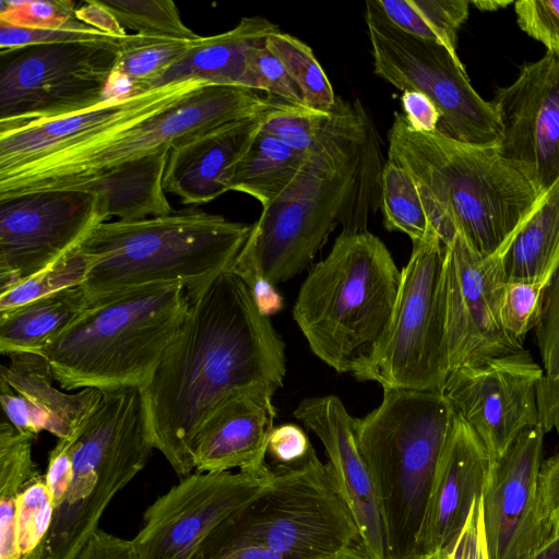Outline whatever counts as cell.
<instances>
[{"instance_id":"obj_3","label":"cell","mask_w":559,"mask_h":559,"mask_svg":"<svg viewBox=\"0 0 559 559\" xmlns=\"http://www.w3.org/2000/svg\"><path fill=\"white\" fill-rule=\"evenodd\" d=\"M388 160L414 179L427 217L444 246L459 231L480 255L502 254L543 193L497 145L456 140L439 129L413 130L395 114Z\"/></svg>"},{"instance_id":"obj_41","label":"cell","mask_w":559,"mask_h":559,"mask_svg":"<svg viewBox=\"0 0 559 559\" xmlns=\"http://www.w3.org/2000/svg\"><path fill=\"white\" fill-rule=\"evenodd\" d=\"M123 38L108 35L78 19L56 28H28L0 22V50L56 43H121Z\"/></svg>"},{"instance_id":"obj_17","label":"cell","mask_w":559,"mask_h":559,"mask_svg":"<svg viewBox=\"0 0 559 559\" xmlns=\"http://www.w3.org/2000/svg\"><path fill=\"white\" fill-rule=\"evenodd\" d=\"M106 222L94 193L29 192L0 200L1 288L28 277L75 249Z\"/></svg>"},{"instance_id":"obj_1","label":"cell","mask_w":559,"mask_h":559,"mask_svg":"<svg viewBox=\"0 0 559 559\" xmlns=\"http://www.w3.org/2000/svg\"><path fill=\"white\" fill-rule=\"evenodd\" d=\"M285 343L231 269L194 300L152 379L141 388L154 448L183 478L201 426L228 396L283 386Z\"/></svg>"},{"instance_id":"obj_25","label":"cell","mask_w":559,"mask_h":559,"mask_svg":"<svg viewBox=\"0 0 559 559\" xmlns=\"http://www.w3.org/2000/svg\"><path fill=\"white\" fill-rule=\"evenodd\" d=\"M261 114L218 124L173 146L165 192L183 204H203L229 191L236 165L261 129Z\"/></svg>"},{"instance_id":"obj_36","label":"cell","mask_w":559,"mask_h":559,"mask_svg":"<svg viewBox=\"0 0 559 559\" xmlns=\"http://www.w3.org/2000/svg\"><path fill=\"white\" fill-rule=\"evenodd\" d=\"M331 111H318L272 98L270 107L261 114V130L309 156L322 141Z\"/></svg>"},{"instance_id":"obj_32","label":"cell","mask_w":559,"mask_h":559,"mask_svg":"<svg viewBox=\"0 0 559 559\" xmlns=\"http://www.w3.org/2000/svg\"><path fill=\"white\" fill-rule=\"evenodd\" d=\"M401 31L444 46L457 56V31L466 21L467 0H373Z\"/></svg>"},{"instance_id":"obj_22","label":"cell","mask_w":559,"mask_h":559,"mask_svg":"<svg viewBox=\"0 0 559 559\" xmlns=\"http://www.w3.org/2000/svg\"><path fill=\"white\" fill-rule=\"evenodd\" d=\"M491 460L474 430L455 416L441 455L417 543V558L443 555L483 495Z\"/></svg>"},{"instance_id":"obj_52","label":"cell","mask_w":559,"mask_h":559,"mask_svg":"<svg viewBox=\"0 0 559 559\" xmlns=\"http://www.w3.org/2000/svg\"><path fill=\"white\" fill-rule=\"evenodd\" d=\"M536 397L542 430L559 432V374H544L537 383Z\"/></svg>"},{"instance_id":"obj_4","label":"cell","mask_w":559,"mask_h":559,"mask_svg":"<svg viewBox=\"0 0 559 559\" xmlns=\"http://www.w3.org/2000/svg\"><path fill=\"white\" fill-rule=\"evenodd\" d=\"M251 226L202 211L103 222L76 247L86 261L91 304L153 287L182 285L190 302L245 246Z\"/></svg>"},{"instance_id":"obj_24","label":"cell","mask_w":559,"mask_h":559,"mask_svg":"<svg viewBox=\"0 0 559 559\" xmlns=\"http://www.w3.org/2000/svg\"><path fill=\"white\" fill-rule=\"evenodd\" d=\"M276 391L271 385H258L239 391L217 405L193 441L195 472L265 467L269 438L276 417L272 402Z\"/></svg>"},{"instance_id":"obj_53","label":"cell","mask_w":559,"mask_h":559,"mask_svg":"<svg viewBox=\"0 0 559 559\" xmlns=\"http://www.w3.org/2000/svg\"><path fill=\"white\" fill-rule=\"evenodd\" d=\"M75 17L84 24L115 37H126L128 34L117 17L100 2L86 1L76 8Z\"/></svg>"},{"instance_id":"obj_48","label":"cell","mask_w":559,"mask_h":559,"mask_svg":"<svg viewBox=\"0 0 559 559\" xmlns=\"http://www.w3.org/2000/svg\"><path fill=\"white\" fill-rule=\"evenodd\" d=\"M311 449L305 431L294 424L274 427L267 443V453L281 465H290L304 460Z\"/></svg>"},{"instance_id":"obj_7","label":"cell","mask_w":559,"mask_h":559,"mask_svg":"<svg viewBox=\"0 0 559 559\" xmlns=\"http://www.w3.org/2000/svg\"><path fill=\"white\" fill-rule=\"evenodd\" d=\"M182 285L135 290L91 304L39 354L63 390L143 388L180 329Z\"/></svg>"},{"instance_id":"obj_6","label":"cell","mask_w":559,"mask_h":559,"mask_svg":"<svg viewBox=\"0 0 559 559\" xmlns=\"http://www.w3.org/2000/svg\"><path fill=\"white\" fill-rule=\"evenodd\" d=\"M455 416L442 391L383 389L380 405L356 418L357 444L383 519L386 559H418L428 498Z\"/></svg>"},{"instance_id":"obj_51","label":"cell","mask_w":559,"mask_h":559,"mask_svg":"<svg viewBox=\"0 0 559 559\" xmlns=\"http://www.w3.org/2000/svg\"><path fill=\"white\" fill-rule=\"evenodd\" d=\"M78 559H138L132 539H124L98 528Z\"/></svg>"},{"instance_id":"obj_37","label":"cell","mask_w":559,"mask_h":559,"mask_svg":"<svg viewBox=\"0 0 559 559\" xmlns=\"http://www.w3.org/2000/svg\"><path fill=\"white\" fill-rule=\"evenodd\" d=\"M119 21L143 36L194 41L201 36L185 25L170 0H102Z\"/></svg>"},{"instance_id":"obj_20","label":"cell","mask_w":559,"mask_h":559,"mask_svg":"<svg viewBox=\"0 0 559 559\" xmlns=\"http://www.w3.org/2000/svg\"><path fill=\"white\" fill-rule=\"evenodd\" d=\"M293 414L322 442L326 464L356 521L368 559H386L383 519L372 477L357 444L356 418L335 395L305 399Z\"/></svg>"},{"instance_id":"obj_11","label":"cell","mask_w":559,"mask_h":559,"mask_svg":"<svg viewBox=\"0 0 559 559\" xmlns=\"http://www.w3.org/2000/svg\"><path fill=\"white\" fill-rule=\"evenodd\" d=\"M445 246L436 231L413 243L401 271L388 330L371 357L353 376L383 389L442 391L449 376L444 336Z\"/></svg>"},{"instance_id":"obj_29","label":"cell","mask_w":559,"mask_h":559,"mask_svg":"<svg viewBox=\"0 0 559 559\" xmlns=\"http://www.w3.org/2000/svg\"><path fill=\"white\" fill-rule=\"evenodd\" d=\"M508 282L547 285L559 265V177L502 254Z\"/></svg>"},{"instance_id":"obj_35","label":"cell","mask_w":559,"mask_h":559,"mask_svg":"<svg viewBox=\"0 0 559 559\" xmlns=\"http://www.w3.org/2000/svg\"><path fill=\"white\" fill-rule=\"evenodd\" d=\"M265 43L301 92L305 105L330 112L337 96L312 49L300 39L282 32L270 35Z\"/></svg>"},{"instance_id":"obj_26","label":"cell","mask_w":559,"mask_h":559,"mask_svg":"<svg viewBox=\"0 0 559 559\" xmlns=\"http://www.w3.org/2000/svg\"><path fill=\"white\" fill-rule=\"evenodd\" d=\"M276 32H280L278 26L264 17H242L230 31L194 40L192 47L177 62L130 94L187 81L243 87L252 48Z\"/></svg>"},{"instance_id":"obj_50","label":"cell","mask_w":559,"mask_h":559,"mask_svg":"<svg viewBox=\"0 0 559 559\" xmlns=\"http://www.w3.org/2000/svg\"><path fill=\"white\" fill-rule=\"evenodd\" d=\"M401 102L405 120L413 130L429 133L439 129V111L427 96L416 91H405Z\"/></svg>"},{"instance_id":"obj_9","label":"cell","mask_w":559,"mask_h":559,"mask_svg":"<svg viewBox=\"0 0 559 559\" xmlns=\"http://www.w3.org/2000/svg\"><path fill=\"white\" fill-rule=\"evenodd\" d=\"M272 97L241 86L207 84L146 117L0 170V200L76 190L131 160L173 147L218 124L266 110Z\"/></svg>"},{"instance_id":"obj_15","label":"cell","mask_w":559,"mask_h":559,"mask_svg":"<svg viewBox=\"0 0 559 559\" xmlns=\"http://www.w3.org/2000/svg\"><path fill=\"white\" fill-rule=\"evenodd\" d=\"M507 283L500 254L480 255L459 231L445 246L443 312L449 373L523 349L502 324Z\"/></svg>"},{"instance_id":"obj_5","label":"cell","mask_w":559,"mask_h":559,"mask_svg":"<svg viewBox=\"0 0 559 559\" xmlns=\"http://www.w3.org/2000/svg\"><path fill=\"white\" fill-rule=\"evenodd\" d=\"M400 281L380 238L368 230L342 231L309 271L293 308L312 353L337 372L353 374L382 341Z\"/></svg>"},{"instance_id":"obj_28","label":"cell","mask_w":559,"mask_h":559,"mask_svg":"<svg viewBox=\"0 0 559 559\" xmlns=\"http://www.w3.org/2000/svg\"><path fill=\"white\" fill-rule=\"evenodd\" d=\"M90 305L83 286H74L0 313V353L39 354Z\"/></svg>"},{"instance_id":"obj_27","label":"cell","mask_w":559,"mask_h":559,"mask_svg":"<svg viewBox=\"0 0 559 559\" xmlns=\"http://www.w3.org/2000/svg\"><path fill=\"white\" fill-rule=\"evenodd\" d=\"M171 147L126 163L76 190L94 193L107 221H139L174 213L164 189V175Z\"/></svg>"},{"instance_id":"obj_47","label":"cell","mask_w":559,"mask_h":559,"mask_svg":"<svg viewBox=\"0 0 559 559\" xmlns=\"http://www.w3.org/2000/svg\"><path fill=\"white\" fill-rule=\"evenodd\" d=\"M431 559H488L481 496L473 502L468 518L450 548Z\"/></svg>"},{"instance_id":"obj_57","label":"cell","mask_w":559,"mask_h":559,"mask_svg":"<svg viewBox=\"0 0 559 559\" xmlns=\"http://www.w3.org/2000/svg\"><path fill=\"white\" fill-rule=\"evenodd\" d=\"M513 3H514L513 1H501V0L500 1H493V0L484 1V0H480V1H472L471 2V4L475 5L478 10H481V11H496V10H499V9H504L509 4H513Z\"/></svg>"},{"instance_id":"obj_33","label":"cell","mask_w":559,"mask_h":559,"mask_svg":"<svg viewBox=\"0 0 559 559\" xmlns=\"http://www.w3.org/2000/svg\"><path fill=\"white\" fill-rule=\"evenodd\" d=\"M192 45L193 41L189 40L128 34L120 46L109 91L112 85L119 86L124 82L121 95L130 94L134 88L160 75Z\"/></svg>"},{"instance_id":"obj_40","label":"cell","mask_w":559,"mask_h":559,"mask_svg":"<svg viewBox=\"0 0 559 559\" xmlns=\"http://www.w3.org/2000/svg\"><path fill=\"white\" fill-rule=\"evenodd\" d=\"M265 40L252 48L242 86L264 91L290 105L306 106L301 92L282 62L266 47Z\"/></svg>"},{"instance_id":"obj_18","label":"cell","mask_w":559,"mask_h":559,"mask_svg":"<svg viewBox=\"0 0 559 559\" xmlns=\"http://www.w3.org/2000/svg\"><path fill=\"white\" fill-rule=\"evenodd\" d=\"M501 126L500 154L544 193L559 177V57L524 64L490 102Z\"/></svg>"},{"instance_id":"obj_14","label":"cell","mask_w":559,"mask_h":559,"mask_svg":"<svg viewBox=\"0 0 559 559\" xmlns=\"http://www.w3.org/2000/svg\"><path fill=\"white\" fill-rule=\"evenodd\" d=\"M271 465L258 471L192 473L144 512L132 539L138 559H190L228 518L271 481Z\"/></svg>"},{"instance_id":"obj_30","label":"cell","mask_w":559,"mask_h":559,"mask_svg":"<svg viewBox=\"0 0 559 559\" xmlns=\"http://www.w3.org/2000/svg\"><path fill=\"white\" fill-rule=\"evenodd\" d=\"M307 158L260 129L234 169L230 190L249 194L262 207L267 206L293 183Z\"/></svg>"},{"instance_id":"obj_13","label":"cell","mask_w":559,"mask_h":559,"mask_svg":"<svg viewBox=\"0 0 559 559\" xmlns=\"http://www.w3.org/2000/svg\"><path fill=\"white\" fill-rule=\"evenodd\" d=\"M365 21L377 75L397 90L427 96L439 111L443 133L468 143H499L498 116L474 90L459 57L440 44L401 31L374 1L366 2Z\"/></svg>"},{"instance_id":"obj_43","label":"cell","mask_w":559,"mask_h":559,"mask_svg":"<svg viewBox=\"0 0 559 559\" xmlns=\"http://www.w3.org/2000/svg\"><path fill=\"white\" fill-rule=\"evenodd\" d=\"M69 0L1 1L0 22L28 28H56L75 20Z\"/></svg>"},{"instance_id":"obj_8","label":"cell","mask_w":559,"mask_h":559,"mask_svg":"<svg viewBox=\"0 0 559 559\" xmlns=\"http://www.w3.org/2000/svg\"><path fill=\"white\" fill-rule=\"evenodd\" d=\"M270 484L221 524L190 559L258 546L293 559H368L356 521L313 448L271 466Z\"/></svg>"},{"instance_id":"obj_45","label":"cell","mask_w":559,"mask_h":559,"mask_svg":"<svg viewBox=\"0 0 559 559\" xmlns=\"http://www.w3.org/2000/svg\"><path fill=\"white\" fill-rule=\"evenodd\" d=\"M513 7L520 28L559 57V0H520Z\"/></svg>"},{"instance_id":"obj_55","label":"cell","mask_w":559,"mask_h":559,"mask_svg":"<svg viewBox=\"0 0 559 559\" xmlns=\"http://www.w3.org/2000/svg\"><path fill=\"white\" fill-rule=\"evenodd\" d=\"M212 559H293L258 546L237 547Z\"/></svg>"},{"instance_id":"obj_56","label":"cell","mask_w":559,"mask_h":559,"mask_svg":"<svg viewBox=\"0 0 559 559\" xmlns=\"http://www.w3.org/2000/svg\"><path fill=\"white\" fill-rule=\"evenodd\" d=\"M522 559H559V535L550 538L542 548Z\"/></svg>"},{"instance_id":"obj_42","label":"cell","mask_w":559,"mask_h":559,"mask_svg":"<svg viewBox=\"0 0 559 559\" xmlns=\"http://www.w3.org/2000/svg\"><path fill=\"white\" fill-rule=\"evenodd\" d=\"M545 285L534 282H508L504 288L501 319L509 336L523 346L528 331L538 323Z\"/></svg>"},{"instance_id":"obj_44","label":"cell","mask_w":559,"mask_h":559,"mask_svg":"<svg viewBox=\"0 0 559 559\" xmlns=\"http://www.w3.org/2000/svg\"><path fill=\"white\" fill-rule=\"evenodd\" d=\"M535 334L545 374H559V265L543 290Z\"/></svg>"},{"instance_id":"obj_23","label":"cell","mask_w":559,"mask_h":559,"mask_svg":"<svg viewBox=\"0 0 559 559\" xmlns=\"http://www.w3.org/2000/svg\"><path fill=\"white\" fill-rule=\"evenodd\" d=\"M0 370V402L8 421L34 440L43 430L58 439L70 437L103 396L86 388L76 393L56 389L51 366L35 353H16Z\"/></svg>"},{"instance_id":"obj_16","label":"cell","mask_w":559,"mask_h":559,"mask_svg":"<svg viewBox=\"0 0 559 559\" xmlns=\"http://www.w3.org/2000/svg\"><path fill=\"white\" fill-rule=\"evenodd\" d=\"M544 374L523 348L451 371L442 393L493 462L524 430L539 426L536 389Z\"/></svg>"},{"instance_id":"obj_49","label":"cell","mask_w":559,"mask_h":559,"mask_svg":"<svg viewBox=\"0 0 559 559\" xmlns=\"http://www.w3.org/2000/svg\"><path fill=\"white\" fill-rule=\"evenodd\" d=\"M72 477V455L68 438L58 439L49 452L45 481L50 492L53 508H57L70 485Z\"/></svg>"},{"instance_id":"obj_2","label":"cell","mask_w":559,"mask_h":559,"mask_svg":"<svg viewBox=\"0 0 559 559\" xmlns=\"http://www.w3.org/2000/svg\"><path fill=\"white\" fill-rule=\"evenodd\" d=\"M384 164L374 124L361 103L337 96L323 138L293 183L258 221L230 267L273 285L304 271L337 225L367 230L381 206Z\"/></svg>"},{"instance_id":"obj_38","label":"cell","mask_w":559,"mask_h":559,"mask_svg":"<svg viewBox=\"0 0 559 559\" xmlns=\"http://www.w3.org/2000/svg\"><path fill=\"white\" fill-rule=\"evenodd\" d=\"M86 261L75 248L52 265L0 289V313L59 290L82 286Z\"/></svg>"},{"instance_id":"obj_19","label":"cell","mask_w":559,"mask_h":559,"mask_svg":"<svg viewBox=\"0 0 559 559\" xmlns=\"http://www.w3.org/2000/svg\"><path fill=\"white\" fill-rule=\"evenodd\" d=\"M544 435L540 426L524 430L491 462L481 495L488 559H522L550 539L537 509Z\"/></svg>"},{"instance_id":"obj_46","label":"cell","mask_w":559,"mask_h":559,"mask_svg":"<svg viewBox=\"0 0 559 559\" xmlns=\"http://www.w3.org/2000/svg\"><path fill=\"white\" fill-rule=\"evenodd\" d=\"M537 509L550 538L559 535V453L542 463L537 483Z\"/></svg>"},{"instance_id":"obj_21","label":"cell","mask_w":559,"mask_h":559,"mask_svg":"<svg viewBox=\"0 0 559 559\" xmlns=\"http://www.w3.org/2000/svg\"><path fill=\"white\" fill-rule=\"evenodd\" d=\"M203 85L207 83L187 81L140 94L111 96L78 114L0 132V170L152 115Z\"/></svg>"},{"instance_id":"obj_34","label":"cell","mask_w":559,"mask_h":559,"mask_svg":"<svg viewBox=\"0 0 559 559\" xmlns=\"http://www.w3.org/2000/svg\"><path fill=\"white\" fill-rule=\"evenodd\" d=\"M381 210L385 228L406 234L413 243L435 231L414 179L391 160L381 174Z\"/></svg>"},{"instance_id":"obj_54","label":"cell","mask_w":559,"mask_h":559,"mask_svg":"<svg viewBox=\"0 0 559 559\" xmlns=\"http://www.w3.org/2000/svg\"><path fill=\"white\" fill-rule=\"evenodd\" d=\"M243 281L250 287L254 301L264 316L270 317L282 309L283 298L271 282L259 275Z\"/></svg>"},{"instance_id":"obj_31","label":"cell","mask_w":559,"mask_h":559,"mask_svg":"<svg viewBox=\"0 0 559 559\" xmlns=\"http://www.w3.org/2000/svg\"><path fill=\"white\" fill-rule=\"evenodd\" d=\"M34 439L8 420L0 425V559H21L16 545V500L39 475L32 456Z\"/></svg>"},{"instance_id":"obj_39","label":"cell","mask_w":559,"mask_h":559,"mask_svg":"<svg viewBox=\"0 0 559 559\" xmlns=\"http://www.w3.org/2000/svg\"><path fill=\"white\" fill-rule=\"evenodd\" d=\"M53 511L45 475L39 474L20 492L16 500L15 535L21 559L39 546L50 528Z\"/></svg>"},{"instance_id":"obj_12","label":"cell","mask_w":559,"mask_h":559,"mask_svg":"<svg viewBox=\"0 0 559 559\" xmlns=\"http://www.w3.org/2000/svg\"><path fill=\"white\" fill-rule=\"evenodd\" d=\"M121 43L0 50V132L78 114L106 99Z\"/></svg>"},{"instance_id":"obj_10","label":"cell","mask_w":559,"mask_h":559,"mask_svg":"<svg viewBox=\"0 0 559 559\" xmlns=\"http://www.w3.org/2000/svg\"><path fill=\"white\" fill-rule=\"evenodd\" d=\"M68 440L70 485L48 533L24 559H78L108 504L145 467L155 448L141 389L103 390Z\"/></svg>"}]
</instances>
